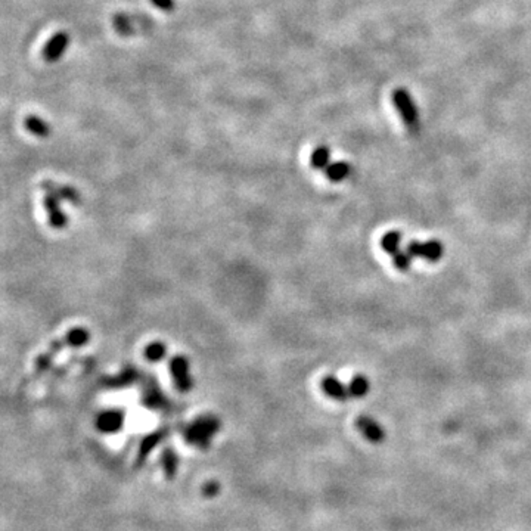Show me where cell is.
I'll return each mask as SVG.
<instances>
[{"label": "cell", "mask_w": 531, "mask_h": 531, "mask_svg": "<svg viewBox=\"0 0 531 531\" xmlns=\"http://www.w3.org/2000/svg\"><path fill=\"white\" fill-rule=\"evenodd\" d=\"M393 104L394 108L400 115L403 124L407 127V130L411 133H418L419 130V111L416 108V104L413 101V97L411 96L406 88L398 87L393 92Z\"/></svg>", "instance_id": "obj_1"}, {"label": "cell", "mask_w": 531, "mask_h": 531, "mask_svg": "<svg viewBox=\"0 0 531 531\" xmlns=\"http://www.w3.org/2000/svg\"><path fill=\"white\" fill-rule=\"evenodd\" d=\"M218 420L214 416H204L196 419L195 422L187 428L186 431V440L194 446L198 447H207L209 445V440L216 434L218 429Z\"/></svg>", "instance_id": "obj_2"}, {"label": "cell", "mask_w": 531, "mask_h": 531, "mask_svg": "<svg viewBox=\"0 0 531 531\" xmlns=\"http://www.w3.org/2000/svg\"><path fill=\"white\" fill-rule=\"evenodd\" d=\"M170 373L176 389L180 393H189L194 386L191 376V363L182 354H177L170 360Z\"/></svg>", "instance_id": "obj_3"}, {"label": "cell", "mask_w": 531, "mask_h": 531, "mask_svg": "<svg viewBox=\"0 0 531 531\" xmlns=\"http://www.w3.org/2000/svg\"><path fill=\"white\" fill-rule=\"evenodd\" d=\"M70 41H71V36L68 35V31H64V30L57 31L46 41V44H44L43 52H41L43 59L50 64L58 62L64 57L66 49H68Z\"/></svg>", "instance_id": "obj_4"}, {"label": "cell", "mask_w": 531, "mask_h": 531, "mask_svg": "<svg viewBox=\"0 0 531 531\" xmlns=\"http://www.w3.org/2000/svg\"><path fill=\"white\" fill-rule=\"evenodd\" d=\"M406 251L411 252L413 257H422L427 261L437 263L442 257V254H445V245L437 239H431L427 242L412 241L407 243Z\"/></svg>", "instance_id": "obj_5"}, {"label": "cell", "mask_w": 531, "mask_h": 531, "mask_svg": "<svg viewBox=\"0 0 531 531\" xmlns=\"http://www.w3.org/2000/svg\"><path fill=\"white\" fill-rule=\"evenodd\" d=\"M356 428L364 438L373 442V445H380L385 440V429L371 416H359L356 419Z\"/></svg>", "instance_id": "obj_6"}, {"label": "cell", "mask_w": 531, "mask_h": 531, "mask_svg": "<svg viewBox=\"0 0 531 531\" xmlns=\"http://www.w3.org/2000/svg\"><path fill=\"white\" fill-rule=\"evenodd\" d=\"M124 411H118V409H111V411L102 412L96 419V427L99 431H102L105 434H113L120 431L124 425Z\"/></svg>", "instance_id": "obj_7"}, {"label": "cell", "mask_w": 531, "mask_h": 531, "mask_svg": "<svg viewBox=\"0 0 531 531\" xmlns=\"http://www.w3.org/2000/svg\"><path fill=\"white\" fill-rule=\"evenodd\" d=\"M59 203L61 199L50 192H46V195L43 198V205L46 208L49 223L53 229H64L66 223H68V218L62 213Z\"/></svg>", "instance_id": "obj_8"}, {"label": "cell", "mask_w": 531, "mask_h": 531, "mask_svg": "<svg viewBox=\"0 0 531 531\" xmlns=\"http://www.w3.org/2000/svg\"><path fill=\"white\" fill-rule=\"evenodd\" d=\"M320 385H322L324 393H325L328 397L334 398V400L346 402L347 398L350 397L348 385L342 384V382L337 378V376H332V375L325 376V378L322 380V382H320Z\"/></svg>", "instance_id": "obj_9"}, {"label": "cell", "mask_w": 531, "mask_h": 531, "mask_svg": "<svg viewBox=\"0 0 531 531\" xmlns=\"http://www.w3.org/2000/svg\"><path fill=\"white\" fill-rule=\"evenodd\" d=\"M41 186L44 187V191L46 192H50L53 195H57L61 201L62 199H65V201H70L73 204H80V195L79 192H77L74 187H70V186H62V185H57L53 182H43Z\"/></svg>", "instance_id": "obj_10"}, {"label": "cell", "mask_w": 531, "mask_h": 531, "mask_svg": "<svg viewBox=\"0 0 531 531\" xmlns=\"http://www.w3.org/2000/svg\"><path fill=\"white\" fill-rule=\"evenodd\" d=\"M24 126L31 133V135L36 136V138H48L50 135V130H52L49 123H46V121H44L43 118H40L39 115H35V114H30L26 117Z\"/></svg>", "instance_id": "obj_11"}, {"label": "cell", "mask_w": 531, "mask_h": 531, "mask_svg": "<svg viewBox=\"0 0 531 531\" xmlns=\"http://www.w3.org/2000/svg\"><path fill=\"white\" fill-rule=\"evenodd\" d=\"M326 177L330 182H342L351 174V165L347 161H335L330 162L329 167L325 170Z\"/></svg>", "instance_id": "obj_12"}, {"label": "cell", "mask_w": 531, "mask_h": 531, "mask_svg": "<svg viewBox=\"0 0 531 531\" xmlns=\"http://www.w3.org/2000/svg\"><path fill=\"white\" fill-rule=\"evenodd\" d=\"M88 341H91V332L82 326L73 328L64 338L65 346H70V347H83Z\"/></svg>", "instance_id": "obj_13"}, {"label": "cell", "mask_w": 531, "mask_h": 531, "mask_svg": "<svg viewBox=\"0 0 531 531\" xmlns=\"http://www.w3.org/2000/svg\"><path fill=\"white\" fill-rule=\"evenodd\" d=\"M310 164L315 170H326L330 164V149L326 145L317 147L312 153Z\"/></svg>", "instance_id": "obj_14"}, {"label": "cell", "mask_w": 531, "mask_h": 531, "mask_svg": "<svg viewBox=\"0 0 531 531\" xmlns=\"http://www.w3.org/2000/svg\"><path fill=\"white\" fill-rule=\"evenodd\" d=\"M348 390H350L351 397L362 398V397L366 395L371 390L369 380L364 375H354L350 384H348Z\"/></svg>", "instance_id": "obj_15"}, {"label": "cell", "mask_w": 531, "mask_h": 531, "mask_svg": "<svg viewBox=\"0 0 531 531\" xmlns=\"http://www.w3.org/2000/svg\"><path fill=\"white\" fill-rule=\"evenodd\" d=\"M402 241H403V235L398 230L386 232V234L381 239V247H382V250L385 252L393 254V256H394V254H397L398 251H400Z\"/></svg>", "instance_id": "obj_16"}, {"label": "cell", "mask_w": 531, "mask_h": 531, "mask_svg": "<svg viewBox=\"0 0 531 531\" xmlns=\"http://www.w3.org/2000/svg\"><path fill=\"white\" fill-rule=\"evenodd\" d=\"M162 436H164L162 431H155V433L147 436L142 440L140 447H139V462H143V459L149 455L152 449L162 440Z\"/></svg>", "instance_id": "obj_17"}, {"label": "cell", "mask_w": 531, "mask_h": 531, "mask_svg": "<svg viewBox=\"0 0 531 531\" xmlns=\"http://www.w3.org/2000/svg\"><path fill=\"white\" fill-rule=\"evenodd\" d=\"M165 356H167V346L161 341L151 342V344L145 348V357L152 363L161 362Z\"/></svg>", "instance_id": "obj_18"}, {"label": "cell", "mask_w": 531, "mask_h": 531, "mask_svg": "<svg viewBox=\"0 0 531 531\" xmlns=\"http://www.w3.org/2000/svg\"><path fill=\"white\" fill-rule=\"evenodd\" d=\"M162 468L169 478H173L177 469V456L173 450H165L162 455Z\"/></svg>", "instance_id": "obj_19"}, {"label": "cell", "mask_w": 531, "mask_h": 531, "mask_svg": "<svg viewBox=\"0 0 531 531\" xmlns=\"http://www.w3.org/2000/svg\"><path fill=\"white\" fill-rule=\"evenodd\" d=\"M412 260H413V256L409 251H398L397 254H394L393 263H394V266H395L398 270L406 272V270L411 269Z\"/></svg>", "instance_id": "obj_20"}, {"label": "cell", "mask_w": 531, "mask_h": 531, "mask_svg": "<svg viewBox=\"0 0 531 531\" xmlns=\"http://www.w3.org/2000/svg\"><path fill=\"white\" fill-rule=\"evenodd\" d=\"M136 378V371L135 369H126L120 376H117V380L114 381V385L121 386V385H129Z\"/></svg>", "instance_id": "obj_21"}, {"label": "cell", "mask_w": 531, "mask_h": 531, "mask_svg": "<svg viewBox=\"0 0 531 531\" xmlns=\"http://www.w3.org/2000/svg\"><path fill=\"white\" fill-rule=\"evenodd\" d=\"M151 3L162 12H173L176 8L174 0H151Z\"/></svg>", "instance_id": "obj_22"}, {"label": "cell", "mask_w": 531, "mask_h": 531, "mask_svg": "<svg viewBox=\"0 0 531 531\" xmlns=\"http://www.w3.org/2000/svg\"><path fill=\"white\" fill-rule=\"evenodd\" d=\"M217 490H218V484L217 483H208V485L204 487V493L207 496H212V494L214 496L217 493Z\"/></svg>", "instance_id": "obj_23"}]
</instances>
